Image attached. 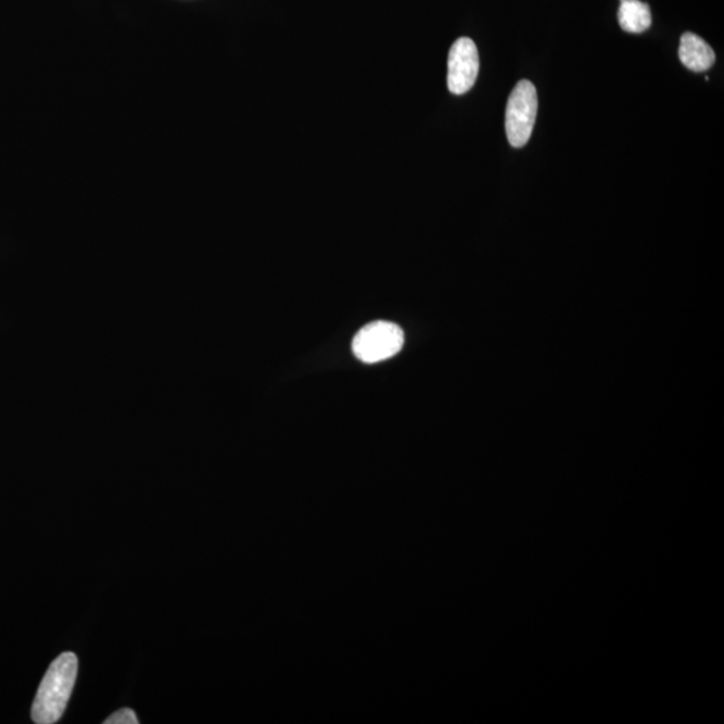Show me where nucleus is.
<instances>
[{"instance_id":"obj_1","label":"nucleus","mask_w":724,"mask_h":724,"mask_svg":"<svg viewBox=\"0 0 724 724\" xmlns=\"http://www.w3.org/2000/svg\"><path fill=\"white\" fill-rule=\"evenodd\" d=\"M78 672V659L72 652L60 655L49 666L34 700L31 716L38 724H53L64 715Z\"/></svg>"},{"instance_id":"obj_2","label":"nucleus","mask_w":724,"mask_h":724,"mask_svg":"<svg viewBox=\"0 0 724 724\" xmlns=\"http://www.w3.org/2000/svg\"><path fill=\"white\" fill-rule=\"evenodd\" d=\"M537 112V89L528 79H522L512 89L506 107V134L511 147L522 148L528 144Z\"/></svg>"},{"instance_id":"obj_3","label":"nucleus","mask_w":724,"mask_h":724,"mask_svg":"<svg viewBox=\"0 0 724 724\" xmlns=\"http://www.w3.org/2000/svg\"><path fill=\"white\" fill-rule=\"evenodd\" d=\"M404 345V333L396 323L378 321L367 325L353 340L352 350L358 360L374 364L388 360Z\"/></svg>"},{"instance_id":"obj_4","label":"nucleus","mask_w":724,"mask_h":724,"mask_svg":"<svg viewBox=\"0 0 724 724\" xmlns=\"http://www.w3.org/2000/svg\"><path fill=\"white\" fill-rule=\"evenodd\" d=\"M479 74V54L472 39L459 38L448 54L447 85L453 94L461 96L470 91Z\"/></svg>"},{"instance_id":"obj_5","label":"nucleus","mask_w":724,"mask_h":724,"mask_svg":"<svg viewBox=\"0 0 724 724\" xmlns=\"http://www.w3.org/2000/svg\"><path fill=\"white\" fill-rule=\"evenodd\" d=\"M679 59L693 72H706L714 65L715 53L711 46L694 33L683 34Z\"/></svg>"},{"instance_id":"obj_6","label":"nucleus","mask_w":724,"mask_h":724,"mask_svg":"<svg viewBox=\"0 0 724 724\" xmlns=\"http://www.w3.org/2000/svg\"><path fill=\"white\" fill-rule=\"evenodd\" d=\"M619 23L626 33H644L652 25L651 9L640 0H621Z\"/></svg>"},{"instance_id":"obj_7","label":"nucleus","mask_w":724,"mask_h":724,"mask_svg":"<svg viewBox=\"0 0 724 724\" xmlns=\"http://www.w3.org/2000/svg\"><path fill=\"white\" fill-rule=\"evenodd\" d=\"M139 723V720H137L136 712L130 709H123L117 712H114L113 715L107 717L105 721V724H137Z\"/></svg>"}]
</instances>
